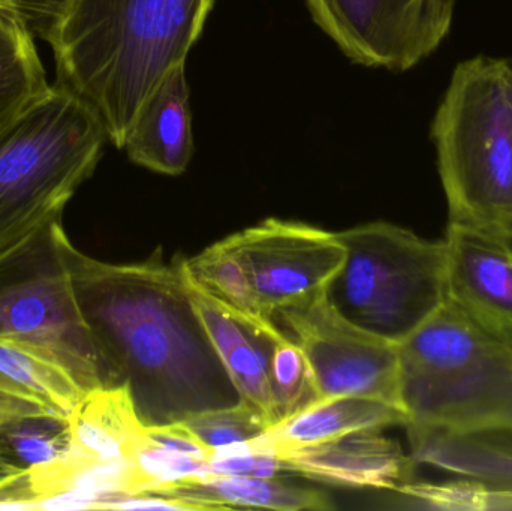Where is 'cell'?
<instances>
[{
	"instance_id": "cell-33",
	"label": "cell",
	"mask_w": 512,
	"mask_h": 511,
	"mask_svg": "<svg viewBox=\"0 0 512 511\" xmlns=\"http://www.w3.org/2000/svg\"><path fill=\"white\" fill-rule=\"evenodd\" d=\"M62 3H63V0H62Z\"/></svg>"
},
{
	"instance_id": "cell-7",
	"label": "cell",
	"mask_w": 512,
	"mask_h": 511,
	"mask_svg": "<svg viewBox=\"0 0 512 511\" xmlns=\"http://www.w3.org/2000/svg\"><path fill=\"white\" fill-rule=\"evenodd\" d=\"M62 221L0 254V339L62 366L84 392L114 386L72 287Z\"/></svg>"
},
{
	"instance_id": "cell-30",
	"label": "cell",
	"mask_w": 512,
	"mask_h": 511,
	"mask_svg": "<svg viewBox=\"0 0 512 511\" xmlns=\"http://www.w3.org/2000/svg\"><path fill=\"white\" fill-rule=\"evenodd\" d=\"M0 387H2V389L9 390V392L23 393V395H30V393H27L26 390L23 389V387L18 386V384H15L14 381L9 380V378H6L5 375H3V374H0ZM30 396H32V395H30ZM33 398H35V396H33ZM36 399H38V398H36Z\"/></svg>"
},
{
	"instance_id": "cell-1",
	"label": "cell",
	"mask_w": 512,
	"mask_h": 511,
	"mask_svg": "<svg viewBox=\"0 0 512 511\" xmlns=\"http://www.w3.org/2000/svg\"><path fill=\"white\" fill-rule=\"evenodd\" d=\"M72 287L114 386L128 384L146 426L185 422L242 402L192 303L183 260L161 251L111 264L65 243Z\"/></svg>"
},
{
	"instance_id": "cell-11",
	"label": "cell",
	"mask_w": 512,
	"mask_h": 511,
	"mask_svg": "<svg viewBox=\"0 0 512 511\" xmlns=\"http://www.w3.org/2000/svg\"><path fill=\"white\" fill-rule=\"evenodd\" d=\"M408 432L411 458L457 477L445 485L409 483L408 497L436 509H512V435Z\"/></svg>"
},
{
	"instance_id": "cell-31",
	"label": "cell",
	"mask_w": 512,
	"mask_h": 511,
	"mask_svg": "<svg viewBox=\"0 0 512 511\" xmlns=\"http://www.w3.org/2000/svg\"><path fill=\"white\" fill-rule=\"evenodd\" d=\"M510 95H511V105H512V72H511V78H510Z\"/></svg>"
},
{
	"instance_id": "cell-26",
	"label": "cell",
	"mask_w": 512,
	"mask_h": 511,
	"mask_svg": "<svg viewBox=\"0 0 512 511\" xmlns=\"http://www.w3.org/2000/svg\"><path fill=\"white\" fill-rule=\"evenodd\" d=\"M146 434L155 446L170 452L182 453L203 461H210L213 456V450L204 446L183 422L173 423V425L147 426Z\"/></svg>"
},
{
	"instance_id": "cell-24",
	"label": "cell",
	"mask_w": 512,
	"mask_h": 511,
	"mask_svg": "<svg viewBox=\"0 0 512 511\" xmlns=\"http://www.w3.org/2000/svg\"><path fill=\"white\" fill-rule=\"evenodd\" d=\"M134 459L141 470L156 483V488L177 480L203 479L210 476L209 461L162 449L155 446L149 438L135 453Z\"/></svg>"
},
{
	"instance_id": "cell-12",
	"label": "cell",
	"mask_w": 512,
	"mask_h": 511,
	"mask_svg": "<svg viewBox=\"0 0 512 511\" xmlns=\"http://www.w3.org/2000/svg\"><path fill=\"white\" fill-rule=\"evenodd\" d=\"M282 473L346 489L397 491L411 483L415 462L379 429L352 432L316 446L277 453Z\"/></svg>"
},
{
	"instance_id": "cell-28",
	"label": "cell",
	"mask_w": 512,
	"mask_h": 511,
	"mask_svg": "<svg viewBox=\"0 0 512 511\" xmlns=\"http://www.w3.org/2000/svg\"><path fill=\"white\" fill-rule=\"evenodd\" d=\"M11 6L29 24L33 33L44 38L54 15L59 11L62 0H0Z\"/></svg>"
},
{
	"instance_id": "cell-18",
	"label": "cell",
	"mask_w": 512,
	"mask_h": 511,
	"mask_svg": "<svg viewBox=\"0 0 512 511\" xmlns=\"http://www.w3.org/2000/svg\"><path fill=\"white\" fill-rule=\"evenodd\" d=\"M150 494L192 504L198 510L267 509L322 511L334 509L324 492L280 482L276 477L209 476L177 480Z\"/></svg>"
},
{
	"instance_id": "cell-29",
	"label": "cell",
	"mask_w": 512,
	"mask_h": 511,
	"mask_svg": "<svg viewBox=\"0 0 512 511\" xmlns=\"http://www.w3.org/2000/svg\"><path fill=\"white\" fill-rule=\"evenodd\" d=\"M493 239L498 240L505 249L512 255V216L505 222L504 227L495 234Z\"/></svg>"
},
{
	"instance_id": "cell-25",
	"label": "cell",
	"mask_w": 512,
	"mask_h": 511,
	"mask_svg": "<svg viewBox=\"0 0 512 511\" xmlns=\"http://www.w3.org/2000/svg\"><path fill=\"white\" fill-rule=\"evenodd\" d=\"M38 420H53V413L39 399L0 387V435Z\"/></svg>"
},
{
	"instance_id": "cell-13",
	"label": "cell",
	"mask_w": 512,
	"mask_h": 511,
	"mask_svg": "<svg viewBox=\"0 0 512 511\" xmlns=\"http://www.w3.org/2000/svg\"><path fill=\"white\" fill-rule=\"evenodd\" d=\"M447 299L512 344V255L498 240L448 225Z\"/></svg>"
},
{
	"instance_id": "cell-10",
	"label": "cell",
	"mask_w": 512,
	"mask_h": 511,
	"mask_svg": "<svg viewBox=\"0 0 512 511\" xmlns=\"http://www.w3.org/2000/svg\"><path fill=\"white\" fill-rule=\"evenodd\" d=\"M270 317L324 293L343 261L336 233L270 218L227 237ZM276 320V318H274Z\"/></svg>"
},
{
	"instance_id": "cell-3",
	"label": "cell",
	"mask_w": 512,
	"mask_h": 511,
	"mask_svg": "<svg viewBox=\"0 0 512 511\" xmlns=\"http://www.w3.org/2000/svg\"><path fill=\"white\" fill-rule=\"evenodd\" d=\"M406 431L512 435V344L450 299L399 344Z\"/></svg>"
},
{
	"instance_id": "cell-14",
	"label": "cell",
	"mask_w": 512,
	"mask_h": 511,
	"mask_svg": "<svg viewBox=\"0 0 512 511\" xmlns=\"http://www.w3.org/2000/svg\"><path fill=\"white\" fill-rule=\"evenodd\" d=\"M185 278L192 303L231 381L243 401L252 405L271 428L277 423V414L271 393L270 357L274 339L282 330L265 329L240 317L201 290L186 273Z\"/></svg>"
},
{
	"instance_id": "cell-2",
	"label": "cell",
	"mask_w": 512,
	"mask_h": 511,
	"mask_svg": "<svg viewBox=\"0 0 512 511\" xmlns=\"http://www.w3.org/2000/svg\"><path fill=\"white\" fill-rule=\"evenodd\" d=\"M212 8L209 0H63L44 35L56 86L89 105L108 141L123 149L168 69L186 62Z\"/></svg>"
},
{
	"instance_id": "cell-32",
	"label": "cell",
	"mask_w": 512,
	"mask_h": 511,
	"mask_svg": "<svg viewBox=\"0 0 512 511\" xmlns=\"http://www.w3.org/2000/svg\"><path fill=\"white\" fill-rule=\"evenodd\" d=\"M210 3H215V0H209Z\"/></svg>"
},
{
	"instance_id": "cell-20",
	"label": "cell",
	"mask_w": 512,
	"mask_h": 511,
	"mask_svg": "<svg viewBox=\"0 0 512 511\" xmlns=\"http://www.w3.org/2000/svg\"><path fill=\"white\" fill-rule=\"evenodd\" d=\"M192 282L240 317L265 327H277L276 320L262 309L248 273L227 239L204 249L197 257L183 260Z\"/></svg>"
},
{
	"instance_id": "cell-27",
	"label": "cell",
	"mask_w": 512,
	"mask_h": 511,
	"mask_svg": "<svg viewBox=\"0 0 512 511\" xmlns=\"http://www.w3.org/2000/svg\"><path fill=\"white\" fill-rule=\"evenodd\" d=\"M27 467L0 450V506L27 507L24 477Z\"/></svg>"
},
{
	"instance_id": "cell-5",
	"label": "cell",
	"mask_w": 512,
	"mask_h": 511,
	"mask_svg": "<svg viewBox=\"0 0 512 511\" xmlns=\"http://www.w3.org/2000/svg\"><path fill=\"white\" fill-rule=\"evenodd\" d=\"M107 140L98 114L59 86L0 125V254L62 221Z\"/></svg>"
},
{
	"instance_id": "cell-6",
	"label": "cell",
	"mask_w": 512,
	"mask_h": 511,
	"mask_svg": "<svg viewBox=\"0 0 512 511\" xmlns=\"http://www.w3.org/2000/svg\"><path fill=\"white\" fill-rule=\"evenodd\" d=\"M345 261L328 282L331 308L358 329L402 344L447 300V246L370 222L336 233Z\"/></svg>"
},
{
	"instance_id": "cell-16",
	"label": "cell",
	"mask_w": 512,
	"mask_h": 511,
	"mask_svg": "<svg viewBox=\"0 0 512 511\" xmlns=\"http://www.w3.org/2000/svg\"><path fill=\"white\" fill-rule=\"evenodd\" d=\"M62 426V450L96 461L134 459L147 441L128 384L84 393Z\"/></svg>"
},
{
	"instance_id": "cell-19",
	"label": "cell",
	"mask_w": 512,
	"mask_h": 511,
	"mask_svg": "<svg viewBox=\"0 0 512 511\" xmlns=\"http://www.w3.org/2000/svg\"><path fill=\"white\" fill-rule=\"evenodd\" d=\"M29 24L0 2V125L50 89Z\"/></svg>"
},
{
	"instance_id": "cell-21",
	"label": "cell",
	"mask_w": 512,
	"mask_h": 511,
	"mask_svg": "<svg viewBox=\"0 0 512 511\" xmlns=\"http://www.w3.org/2000/svg\"><path fill=\"white\" fill-rule=\"evenodd\" d=\"M0 374L38 398L63 425L83 398L80 384L53 360L0 339Z\"/></svg>"
},
{
	"instance_id": "cell-8",
	"label": "cell",
	"mask_w": 512,
	"mask_h": 511,
	"mask_svg": "<svg viewBox=\"0 0 512 511\" xmlns=\"http://www.w3.org/2000/svg\"><path fill=\"white\" fill-rule=\"evenodd\" d=\"M274 318L303 350L319 399L360 396L403 411L399 345L340 317L324 293L280 309Z\"/></svg>"
},
{
	"instance_id": "cell-23",
	"label": "cell",
	"mask_w": 512,
	"mask_h": 511,
	"mask_svg": "<svg viewBox=\"0 0 512 511\" xmlns=\"http://www.w3.org/2000/svg\"><path fill=\"white\" fill-rule=\"evenodd\" d=\"M183 423L213 452L251 443L270 428L264 417L245 401L230 407L204 411Z\"/></svg>"
},
{
	"instance_id": "cell-22",
	"label": "cell",
	"mask_w": 512,
	"mask_h": 511,
	"mask_svg": "<svg viewBox=\"0 0 512 511\" xmlns=\"http://www.w3.org/2000/svg\"><path fill=\"white\" fill-rule=\"evenodd\" d=\"M270 384L277 423L319 401L312 369L303 350L283 332L273 342Z\"/></svg>"
},
{
	"instance_id": "cell-4",
	"label": "cell",
	"mask_w": 512,
	"mask_h": 511,
	"mask_svg": "<svg viewBox=\"0 0 512 511\" xmlns=\"http://www.w3.org/2000/svg\"><path fill=\"white\" fill-rule=\"evenodd\" d=\"M511 72L499 57L460 62L430 128L448 225L486 236L512 216Z\"/></svg>"
},
{
	"instance_id": "cell-15",
	"label": "cell",
	"mask_w": 512,
	"mask_h": 511,
	"mask_svg": "<svg viewBox=\"0 0 512 511\" xmlns=\"http://www.w3.org/2000/svg\"><path fill=\"white\" fill-rule=\"evenodd\" d=\"M123 149L134 164L155 173L179 176L194 155L191 99L185 62L168 69L134 125Z\"/></svg>"
},
{
	"instance_id": "cell-9",
	"label": "cell",
	"mask_w": 512,
	"mask_h": 511,
	"mask_svg": "<svg viewBox=\"0 0 512 511\" xmlns=\"http://www.w3.org/2000/svg\"><path fill=\"white\" fill-rule=\"evenodd\" d=\"M313 21L352 62L405 72L435 53L456 0H306Z\"/></svg>"
},
{
	"instance_id": "cell-17",
	"label": "cell",
	"mask_w": 512,
	"mask_h": 511,
	"mask_svg": "<svg viewBox=\"0 0 512 511\" xmlns=\"http://www.w3.org/2000/svg\"><path fill=\"white\" fill-rule=\"evenodd\" d=\"M406 414L393 405L360 396L319 399L315 404L276 423L251 441L255 449L277 453L316 446L352 432L391 426L405 428Z\"/></svg>"
}]
</instances>
